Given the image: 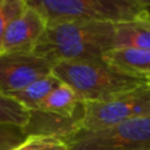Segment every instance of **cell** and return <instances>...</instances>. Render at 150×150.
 <instances>
[{
  "instance_id": "obj_1",
  "label": "cell",
  "mask_w": 150,
  "mask_h": 150,
  "mask_svg": "<svg viewBox=\"0 0 150 150\" xmlns=\"http://www.w3.org/2000/svg\"><path fill=\"white\" fill-rule=\"evenodd\" d=\"M116 25L96 21H63L47 25L33 53L53 64L62 61L101 60L114 48Z\"/></svg>"
},
{
  "instance_id": "obj_2",
  "label": "cell",
  "mask_w": 150,
  "mask_h": 150,
  "mask_svg": "<svg viewBox=\"0 0 150 150\" xmlns=\"http://www.w3.org/2000/svg\"><path fill=\"white\" fill-rule=\"evenodd\" d=\"M52 74L69 86L83 103L105 102L149 83L115 69L103 59L57 62Z\"/></svg>"
},
{
  "instance_id": "obj_3",
  "label": "cell",
  "mask_w": 150,
  "mask_h": 150,
  "mask_svg": "<svg viewBox=\"0 0 150 150\" xmlns=\"http://www.w3.org/2000/svg\"><path fill=\"white\" fill-rule=\"evenodd\" d=\"M47 20L96 21L112 25L137 21L150 12V0H26Z\"/></svg>"
},
{
  "instance_id": "obj_4",
  "label": "cell",
  "mask_w": 150,
  "mask_h": 150,
  "mask_svg": "<svg viewBox=\"0 0 150 150\" xmlns=\"http://www.w3.org/2000/svg\"><path fill=\"white\" fill-rule=\"evenodd\" d=\"M69 150H148L150 116L129 120L95 131L70 130L60 135Z\"/></svg>"
},
{
  "instance_id": "obj_5",
  "label": "cell",
  "mask_w": 150,
  "mask_h": 150,
  "mask_svg": "<svg viewBox=\"0 0 150 150\" xmlns=\"http://www.w3.org/2000/svg\"><path fill=\"white\" fill-rule=\"evenodd\" d=\"M145 116H150V83L105 102L83 103L70 130L95 131Z\"/></svg>"
},
{
  "instance_id": "obj_6",
  "label": "cell",
  "mask_w": 150,
  "mask_h": 150,
  "mask_svg": "<svg viewBox=\"0 0 150 150\" xmlns=\"http://www.w3.org/2000/svg\"><path fill=\"white\" fill-rule=\"evenodd\" d=\"M53 66L33 52L0 53V94L8 97L50 74Z\"/></svg>"
},
{
  "instance_id": "obj_7",
  "label": "cell",
  "mask_w": 150,
  "mask_h": 150,
  "mask_svg": "<svg viewBox=\"0 0 150 150\" xmlns=\"http://www.w3.org/2000/svg\"><path fill=\"white\" fill-rule=\"evenodd\" d=\"M46 28L47 20L45 16L27 4L23 12L7 27L0 53L33 52Z\"/></svg>"
},
{
  "instance_id": "obj_8",
  "label": "cell",
  "mask_w": 150,
  "mask_h": 150,
  "mask_svg": "<svg viewBox=\"0 0 150 150\" xmlns=\"http://www.w3.org/2000/svg\"><path fill=\"white\" fill-rule=\"evenodd\" d=\"M103 61L115 69L134 77L150 81V52L136 48H112Z\"/></svg>"
},
{
  "instance_id": "obj_9",
  "label": "cell",
  "mask_w": 150,
  "mask_h": 150,
  "mask_svg": "<svg viewBox=\"0 0 150 150\" xmlns=\"http://www.w3.org/2000/svg\"><path fill=\"white\" fill-rule=\"evenodd\" d=\"M82 104L83 102L79 95L69 86L60 82L39 105L38 110L32 114L50 115L60 120H73L76 110Z\"/></svg>"
},
{
  "instance_id": "obj_10",
  "label": "cell",
  "mask_w": 150,
  "mask_h": 150,
  "mask_svg": "<svg viewBox=\"0 0 150 150\" xmlns=\"http://www.w3.org/2000/svg\"><path fill=\"white\" fill-rule=\"evenodd\" d=\"M59 83H60V81L50 73V74L32 82L23 89L11 94L8 97L14 100L19 104H21L28 111L35 112L38 110L39 105L50 94V91L56 86H59Z\"/></svg>"
},
{
  "instance_id": "obj_11",
  "label": "cell",
  "mask_w": 150,
  "mask_h": 150,
  "mask_svg": "<svg viewBox=\"0 0 150 150\" xmlns=\"http://www.w3.org/2000/svg\"><path fill=\"white\" fill-rule=\"evenodd\" d=\"M114 48H136L150 52V28L138 20L116 25Z\"/></svg>"
},
{
  "instance_id": "obj_12",
  "label": "cell",
  "mask_w": 150,
  "mask_h": 150,
  "mask_svg": "<svg viewBox=\"0 0 150 150\" xmlns=\"http://www.w3.org/2000/svg\"><path fill=\"white\" fill-rule=\"evenodd\" d=\"M0 122L28 128L32 122V112L11 97L0 94Z\"/></svg>"
},
{
  "instance_id": "obj_13",
  "label": "cell",
  "mask_w": 150,
  "mask_h": 150,
  "mask_svg": "<svg viewBox=\"0 0 150 150\" xmlns=\"http://www.w3.org/2000/svg\"><path fill=\"white\" fill-rule=\"evenodd\" d=\"M14 150H69L64 141L57 135L32 132L26 141Z\"/></svg>"
},
{
  "instance_id": "obj_14",
  "label": "cell",
  "mask_w": 150,
  "mask_h": 150,
  "mask_svg": "<svg viewBox=\"0 0 150 150\" xmlns=\"http://www.w3.org/2000/svg\"><path fill=\"white\" fill-rule=\"evenodd\" d=\"M30 135L27 128L0 122V150H14Z\"/></svg>"
},
{
  "instance_id": "obj_15",
  "label": "cell",
  "mask_w": 150,
  "mask_h": 150,
  "mask_svg": "<svg viewBox=\"0 0 150 150\" xmlns=\"http://www.w3.org/2000/svg\"><path fill=\"white\" fill-rule=\"evenodd\" d=\"M26 6V0H0V52L7 27L23 12Z\"/></svg>"
},
{
  "instance_id": "obj_16",
  "label": "cell",
  "mask_w": 150,
  "mask_h": 150,
  "mask_svg": "<svg viewBox=\"0 0 150 150\" xmlns=\"http://www.w3.org/2000/svg\"><path fill=\"white\" fill-rule=\"evenodd\" d=\"M138 21H141L142 23H144L145 26H148V27L150 28V12L146 13V14H144L143 16H141V18L138 19Z\"/></svg>"
},
{
  "instance_id": "obj_17",
  "label": "cell",
  "mask_w": 150,
  "mask_h": 150,
  "mask_svg": "<svg viewBox=\"0 0 150 150\" xmlns=\"http://www.w3.org/2000/svg\"><path fill=\"white\" fill-rule=\"evenodd\" d=\"M149 83H150V81H149Z\"/></svg>"
},
{
  "instance_id": "obj_18",
  "label": "cell",
  "mask_w": 150,
  "mask_h": 150,
  "mask_svg": "<svg viewBox=\"0 0 150 150\" xmlns=\"http://www.w3.org/2000/svg\"><path fill=\"white\" fill-rule=\"evenodd\" d=\"M148 150H150V149H148Z\"/></svg>"
}]
</instances>
